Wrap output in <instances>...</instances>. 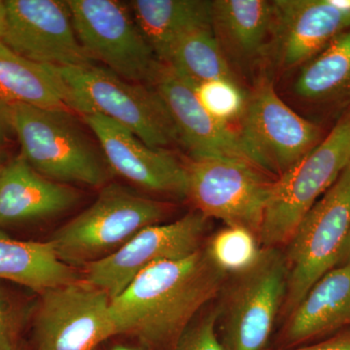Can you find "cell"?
<instances>
[{"mask_svg":"<svg viewBox=\"0 0 350 350\" xmlns=\"http://www.w3.org/2000/svg\"><path fill=\"white\" fill-rule=\"evenodd\" d=\"M150 85L169 112L178 142L192 159L227 157L248 162L236 130L213 119L200 105L194 86L172 66L160 62Z\"/></svg>","mask_w":350,"mask_h":350,"instance_id":"cell-15","label":"cell"},{"mask_svg":"<svg viewBox=\"0 0 350 350\" xmlns=\"http://www.w3.org/2000/svg\"><path fill=\"white\" fill-rule=\"evenodd\" d=\"M13 131L7 115L5 105L0 103V165L5 158L7 145H8L9 133Z\"/></svg>","mask_w":350,"mask_h":350,"instance_id":"cell-30","label":"cell"},{"mask_svg":"<svg viewBox=\"0 0 350 350\" xmlns=\"http://www.w3.org/2000/svg\"><path fill=\"white\" fill-rule=\"evenodd\" d=\"M64 87L66 105L78 114H98L135 133L145 144L165 149L178 142L160 96L144 84L120 77L105 66L54 68Z\"/></svg>","mask_w":350,"mask_h":350,"instance_id":"cell-3","label":"cell"},{"mask_svg":"<svg viewBox=\"0 0 350 350\" xmlns=\"http://www.w3.org/2000/svg\"><path fill=\"white\" fill-rule=\"evenodd\" d=\"M200 105L216 121L230 126L239 120L245 107L246 94L239 83L219 79L194 87Z\"/></svg>","mask_w":350,"mask_h":350,"instance_id":"cell-26","label":"cell"},{"mask_svg":"<svg viewBox=\"0 0 350 350\" xmlns=\"http://www.w3.org/2000/svg\"><path fill=\"white\" fill-rule=\"evenodd\" d=\"M257 234L239 226H227L206 246L213 261L226 273H243L259 259L260 248Z\"/></svg>","mask_w":350,"mask_h":350,"instance_id":"cell-25","label":"cell"},{"mask_svg":"<svg viewBox=\"0 0 350 350\" xmlns=\"http://www.w3.org/2000/svg\"><path fill=\"white\" fill-rule=\"evenodd\" d=\"M213 29L226 57L250 63L271 51L273 3L267 0L211 1Z\"/></svg>","mask_w":350,"mask_h":350,"instance_id":"cell-19","label":"cell"},{"mask_svg":"<svg viewBox=\"0 0 350 350\" xmlns=\"http://www.w3.org/2000/svg\"><path fill=\"white\" fill-rule=\"evenodd\" d=\"M78 200L75 188L38 174L21 155L3 165L0 175V226L53 218L72 208Z\"/></svg>","mask_w":350,"mask_h":350,"instance_id":"cell-17","label":"cell"},{"mask_svg":"<svg viewBox=\"0 0 350 350\" xmlns=\"http://www.w3.org/2000/svg\"><path fill=\"white\" fill-rule=\"evenodd\" d=\"M1 42L19 56L54 68L93 64L78 40L66 1L5 0Z\"/></svg>","mask_w":350,"mask_h":350,"instance_id":"cell-13","label":"cell"},{"mask_svg":"<svg viewBox=\"0 0 350 350\" xmlns=\"http://www.w3.org/2000/svg\"><path fill=\"white\" fill-rule=\"evenodd\" d=\"M237 275L224 306L221 342L226 350H265L286 298V258L278 248H262L258 261Z\"/></svg>","mask_w":350,"mask_h":350,"instance_id":"cell-10","label":"cell"},{"mask_svg":"<svg viewBox=\"0 0 350 350\" xmlns=\"http://www.w3.org/2000/svg\"><path fill=\"white\" fill-rule=\"evenodd\" d=\"M167 213L163 202L107 184L93 204L57 229L50 241L62 261L84 267L116 252Z\"/></svg>","mask_w":350,"mask_h":350,"instance_id":"cell-4","label":"cell"},{"mask_svg":"<svg viewBox=\"0 0 350 350\" xmlns=\"http://www.w3.org/2000/svg\"><path fill=\"white\" fill-rule=\"evenodd\" d=\"M186 165L187 192L198 213L259 234L273 182L241 159H192Z\"/></svg>","mask_w":350,"mask_h":350,"instance_id":"cell-9","label":"cell"},{"mask_svg":"<svg viewBox=\"0 0 350 350\" xmlns=\"http://www.w3.org/2000/svg\"><path fill=\"white\" fill-rule=\"evenodd\" d=\"M129 7L160 62L189 32L213 27L211 1L206 0H133Z\"/></svg>","mask_w":350,"mask_h":350,"instance_id":"cell-20","label":"cell"},{"mask_svg":"<svg viewBox=\"0 0 350 350\" xmlns=\"http://www.w3.org/2000/svg\"><path fill=\"white\" fill-rule=\"evenodd\" d=\"M282 350H350V333L338 334L317 344Z\"/></svg>","mask_w":350,"mask_h":350,"instance_id":"cell-29","label":"cell"},{"mask_svg":"<svg viewBox=\"0 0 350 350\" xmlns=\"http://www.w3.org/2000/svg\"><path fill=\"white\" fill-rule=\"evenodd\" d=\"M349 231L350 163L301 219L287 243V312H293L310 288L337 267Z\"/></svg>","mask_w":350,"mask_h":350,"instance_id":"cell-7","label":"cell"},{"mask_svg":"<svg viewBox=\"0 0 350 350\" xmlns=\"http://www.w3.org/2000/svg\"><path fill=\"white\" fill-rule=\"evenodd\" d=\"M239 120L236 131L241 150L264 174L280 177L321 142L319 126L284 103L267 76L246 94Z\"/></svg>","mask_w":350,"mask_h":350,"instance_id":"cell-6","label":"cell"},{"mask_svg":"<svg viewBox=\"0 0 350 350\" xmlns=\"http://www.w3.org/2000/svg\"><path fill=\"white\" fill-rule=\"evenodd\" d=\"M350 326V265L322 276L294 308L280 338L283 349Z\"/></svg>","mask_w":350,"mask_h":350,"instance_id":"cell-18","label":"cell"},{"mask_svg":"<svg viewBox=\"0 0 350 350\" xmlns=\"http://www.w3.org/2000/svg\"><path fill=\"white\" fill-rule=\"evenodd\" d=\"M0 103L69 110L63 85L54 69L19 56L1 41Z\"/></svg>","mask_w":350,"mask_h":350,"instance_id":"cell-23","label":"cell"},{"mask_svg":"<svg viewBox=\"0 0 350 350\" xmlns=\"http://www.w3.org/2000/svg\"><path fill=\"white\" fill-rule=\"evenodd\" d=\"M21 156L43 176L59 183L103 188L110 179L100 144L71 111L25 105H5Z\"/></svg>","mask_w":350,"mask_h":350,"instance_id":"cell-2","label":"cell"},{"mask_svg":"<svg viewBox=\"0 0 350 350\" xmlns=\"http://www.w3.org/2000/svg\"><path fill=\"white\" fill-rule=\"evenodd\" d=\"M207 219L200 213H189L174 222L148 226L116 252L84 266L82 280L112 300L153 265L183 259L200 250Z\"/></svg>","mask_w":350,"mask_h":350,"instance_id":"cell-12","label":"cell"},{"mask_svg":"<svg viewBox=\"0 0 350 350\" xmlns=\"http://www.w3.org/2000/svg\"><path fill=\"white\" fill-rule=\"evenodd\" d=\"M40 295L33 320L36 350H96L118 336L109 297L82 278Z\"/></svg>","mask_w":350,"mask_h":350,"instance_id":"cell-11","label":"cell"},{"mask_svg":"<svg viewBox=\"0 0 350 350\" xmlns=\"http://www.w3.org/2000/svg\"><path fill=\"white\" fill-rule=\"evenodd\" d=\"M271 51L280 68H300L345 29L350 11L332 0H275Z\"/></svg>","mask_w":350,"mask_h":350,"instance_id":"cell-16","label":"cell"},{"mask_svg":"<svg viewBox=\"0 0 350 350\" xmlns=\"http://www.w3.org/2000/svg\"><path fill=\"white\" fill-rule=\"evenodd\" d=\"M78 40L92 61L120 77L151 84L160 61L145 40L129 4L117 0H68Z\"/></svg>","mask_w":350,"mask_h":350,"instance_id":"cell-8","label":"cell"},{"mask_svg":"<svg viewBox=\"0 0 350 350\" xmlns=\"http://www.w3.org/2000/svg\"><path fill=\"white\" fill-rule=\"evenodd\" d=\"M217 319V313L213 312L195 323L192 322L170 350H226L216 330Z\"/></svg>","mask_w":350,"mask_h":350,"instance_id":"cell-27","label":"cell"},{"mask_svg":"<svg viewBox=\"0 0 350 350\" xmlns=\"http://www.w3.org/2000/svg\"><path fill=\"white\" fill-rule=\"evenodd\" d=\"M4 165H0V175H1L2 170H3Z\"/></svg>","mask_w":350,"mask_h":350,"instance_id":"cell-34","label":"cell"},{"mask_svg":"<svg viewBox=\"0 0 350 350\" xmlns=\"http://www.w3.org/2000/svg\"><path fill=\"white\" fill-rule=\"evenodd\" d=\"M226 275L206 247L153 265L112 299L117 335L137 338L148 349H172L200 308L217 296Z\"/></svg>","mask_w":350,"mask_h":350,"instance_id":"cell-1","label":"cell"},{"mask_svg":"<svg viewBox=\"0 0 350 350\" xmlns=\"http://www.w3.org/2000/svg\"><path fill=\"white\" fill-rule=\"evenodd\" d=\"M81 117L112 172L145 190L186 198V165L176 157L165 149L152 148L125 126L103 115Z\"/></svg>","mask_w":350,"mask_h":350,"instance_id":"cell-14","label":"cell"},{"mask_svg":"<svg viewBox=\"0 0 350 350\" xmlns=\"http://www.w3.org/2000/svg\"><path fill=\"white\" fill-rule=\"evenodd\" d=\"M6 25V6L5 1L0 0V41L3 38Z\"/></svg>","mask_w":350,"mask_h":350,"instance_id":"cell-32","label":"cell"},{"mask_svg":"<svg viewBox=\"0 0 350 350\" xmlns=\"http://www.w3.org/2000/svg\"><path fill=\"white\" fill-rule=\"evenodd\" d=\"M23 317L19 306L0 288V350H18Z\"/></svg>","mask_w":350,"mask_h":350,"instance_id":"cell-28","label":"cell"},{"mask_svg":"<svg viewBox=\"0 0 350 350\" xmlns=\"http://www.w3.org/2000/svg\"><path fill=\"white\" fill-rule=\"evenodd\" d=\"M345 265H350V231L338 258L337 267L345 266Z\"/></svg>","mask_w":350,"mask_h":350,"instance_id":"cell-31","label":"cell"},{"mask_svg":"<svg viewBox=\"0 0 350 350\" xmlns=\"http://www.w3.org/2000/svg\"><path fill=\"white\" fill-rule=\"evenodd\" d=\"M148 347H144L142 345V347H139V345H129V344H115L111 345L107 350H148Z\"/></svg>","mask_w":350,"mask_h":350,"instance_id":"cell-33","label":"cell"},{"mask_svg":"<svg viewBox=\"0 0 350 350\" xmlns=\"http://www.w3.org/2000/svg\"><path fill=\"white\" fill-rule=\"evenodd\" d=\"M293 92L308 105L328 108L350 105V27L301 66Z\"/></svg>","mask_w":350,"mask_h":350,"instance_id":"cell-21","label":"cell"},{"mask_svg":"<svg viewBox=\"0 0 350 350\" xmlns=\"http://www.w3.org/2000/svg\"><path fill=\"white\" fill-rule=\"evenodd\" d=\"M161 63L172 66L194 87L219 79L238 82L213 27L189 32L172 45Z\"/></svg>","mask_w":350,"mask_h":350,"instance_id":"cell-24","label":"cell"},{"mask_svg":"<svg viewBox=\"0 0 350 350\" xmlns=\"http://www.w3.org/2000/svg\"><path fill=\"white\" fill-rule=\"evenodd\" d=\"M350 163V111L310 153L273 181L258 239L265 248L287 244L301 219Z\"/></svg>","mask_w":350,"mask_h":350,"instance_id":"cell-5","label":"cell"},{"mask_svg":"<svg viewBox=\"0 0 350 350\" xmlns=\"http://www.w3.org/2000/svg\"><path fill=\"white\" fill-rule=\"evenodd\" d=\"M18 350H21V349H18Z\"/></svg>","mask_w":350,"mask_h":350,"instance_id":"cell-35","label":"cell"},{"mask_svg":"<svg viewBox=\"0 0 350 350\" xmlns=\"http://www.w3.org/2000/svg\"><path fill=\"white\" fill-rule=\"evenodd\" d=\"M0 280L41 294L80 278L73 267L59 259L50 241H18L0 232Z\"/></svg>","mask_w":350,"mask_h":350,"instance_id":"cell-22","label":"cell"}]
</instances>
